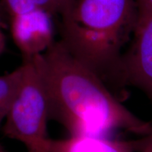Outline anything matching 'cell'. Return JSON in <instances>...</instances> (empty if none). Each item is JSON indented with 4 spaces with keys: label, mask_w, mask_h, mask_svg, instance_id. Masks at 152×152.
I'll return each mask as SVG.
<instances>
[{
    "label": "cell",
    "mask_w": 152,
    "mask_h": 152,
    "mask_svg": "<svg viewBox=\"0 0 152 152\" xmlns=\"http://www.w3.org/2000/svg\"><path fill=\"white\" fill-rule=\"evenodd\" d=\"M36 56L23 58V77L2 132L7 137L22 143L27 151L48 152L49 102Z\"/></svg>",
    "instance_id": "cell-3"
},
{
    "label": "cell",
    "mask_w": 152,
    "mask_h": 152,
    "mask_svg": "<svg viewBox=\"0 0 152 152\" xmlns=\"http://www.w3.org/2000/svg\"><path fill=\"white\" fill-rule=\"evenodd\" d=\"M0 1L8 18L39 8L46 9L56 16L60 17L63 13L58 0H0Z\"/></svg>",
    "instance_id": "cell-8"
},
{
    "label": "cell",
    "mask_w": 152,
    "mask_h": 152,
    "mask_svg": "<svg viewBox=\"0 0 152 152\" xmlns=\"http://www.w3.org/2000/svg\"><path fill=\"white\" fill-rule=\"evenodd\" d=\"M58 1H59L61 5L62 11H63L61 16H60L61 18V16H64V15L67 14L68 11H69L70 9H71V6L73 5V4L75 0H58Z\"/></svg>",
    "instance_id": "cell-12"
},
{
    "label": "cell",
    "mask_w": 152,
    "mask_h": 152,
    "mask_svg": "<svg viewBox=\"0 0 152 152\" xmlns=\"http://www.w3.org/2000/svg\"><path fill=\"white\" fill-rule=\"evenodd\" d=\"M0 152H7V151H6V149H5V148L1 144H0Z\"/></svg>",
    "instance_id": "cell-14"
},
{
    "label": "cell",
    "mask_w": 152,
    "mask_h": 152,
    "mask_svg": "<svg viewBox=\"0 0 152 152\" xmlns=\"http://www.w3.org/2000/svg\"><path fill=\"white\" fill-rule=\"evenodd\" d=\"M135 152H152V132L133 140Z\"/></svg>",
    "instance_id": "cell-9"
},
{
    "label": "cell",
    "mask_w": 152,
    "mask_h": 152,
    "mask_svg": "<svg viewBox=\"0 0 152 152\" xmlns=\"http://www.w3.org/2000/svg\"><path fill=\"white\" fill-rule=\"evenodd\" d=\"M48 97L49 117L70 135L108 137L123 130L140 137L152 124L131 112L92 68L56 41L36 56Z\"/></svg>",
    "instance_id": "cell-1"
},
{
    "label": "cell",
    "mask_w": 152,
    "mask_h": 152,
    "mask_svg": "<svg viewBox=\"0 0 152 152\" xmlns=\"http://www.w3.org/2000/svg\"><path fill=\"white\" fill-rule=\"evenodd\" d=\"M48 152H135L132 141H124L105 136L70 135L49 138Z\"/></svg>",
    "instance_id": "cell-6"
},
{
    "label": "cell",
    "mask_w": 152,
    "mask_h": 152,
    "mask_svg": "<svg viewBox=\"0 0 152 152\" xmlns=\"http://www.w3.org/2000/svg\"><path fill=\"white\" fill-rule=\"evenodd\" d=\"M0 18L4 19L5 20H8L9 21V18H8V16H7V14H6L4 9L2 5H1V1H0Z\"/></svg>",
    "instance_id": "cell-13"
},
{
    "label": "cell",
    "mask_w": 152,
    "mask_h": 152,
    "mask_svg": "<svg viewBox=\"0 0 152 152\" xmlns=\"http://www.w3.org/2000/svg\"><path fill=\"white\" fill-rule=\"evenodd\" d=\"M116 81L137 87L152 102V15L139 17L130 47L120 60Z\"/></svg>",
    "instance_id": "cell-4"
},
{
    "label": "cell",
    "mask_w": 152,
    "mask_h": 152,
    "mask_svg": "<svg viewBox=\"0 0 152 152\" xmlns=\"http://www.w3.org/2000/svg\"><path fill=\"white\" fill-rule=\"evenodd\" d=\"M26 152H32V151H27Z\"/></svg>",
    "instance_id": "cell-15"
},
{
    "label": "cell",
    "mask_w": 152,
    "mask_h": 152,
    "mask_svg": "<svg viewBox=\"0 0 152 152\" xmlns=\"http://www.w3.org/2000/svg\"><path fill=\"white\" fill-rule=\"evenodd\" d=\"M60 18V40L68 50L104 80H116L123 48L139 18L135 1L75 0Z\"/></svg>",
    "instance_id": "cell-2"
},
{
    "label": "cell",
    "mask_w": 152,
    "mask_h": 152,
    "mask_svg": "<svg viewBox=\"0 0 152 152\" xmlns=\"http://www.w3.org/2000/svg\"><path fill=\"white\" fill-rule=\"evenodd\" d=\"M55 16L50 11L39 8L9 18L11 37L23 58L42 54L56 42Z\"/></svg>",
    "instance_id": "cell-5"
},
{
    "label": "cell",
    "mask_w": 152,
    "mask_h": 152,
    "mask_svg": "<svg viewBox=\"0 0 152 152\" xmlns=\"http://www.w3.org/2000/svg\"><path fill=\"white\" fill-rule=\"evenodd\" d=\"M7 27V21L0 18V55L2 54L6 47V37L4 30Z\"/></svg>",
    "instance_id": "cell-11"
},
{
    "label": "cell",
    "mask_w": 152,
    "mask_h": 152,
    "mask_svg": "<svg viewBox=\"0 0 152 152\" xmlns=\"http://www.w3.org/2000/svg\"><path fill=\"white\" fill-rule=\"evenodd\" d=\"M23 73L24 67L21 64L10 73L0 75V128L3 125L18 94Z\"/></svg>",
    "instance_id": "cell-7"
},
{
    "label": "cell",
    "mask_w": 152,
    "mask_h": 152,
    "mask_svg": "<svg viewBox=\"0 0 152 152\" xmlns=\"http://www.w3.org/2000/svg\"><path fill=\"white\" fill-rule=\"evenodd\" d=\"M137 5L139 17L152 15V0H134Z\"/></svg>",
    "instance_id": "cell-10"
}]
</instances>
